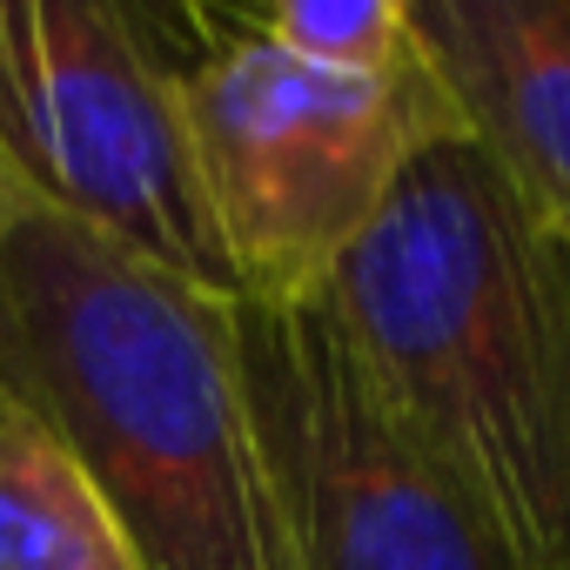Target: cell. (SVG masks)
Here are the masks:
<instances>
[{"label":"cell","mask_w":570,"mask_h":570,"mask_svg":"<svg viewBox=\"0 0 570 570\" xmlns=\"http://www.w3.org/2000/svg\"><path fill=\"white\" fill-rule=\"evenodd\" d=\"M563 248H570V242H563Z\"/></svg>","instance_id":"10"},{"label":"cell","mask_w":570,"mask_h":570,"mask_svg":"<svg viewBox=\"0 0 570 570\" xmlns=\"http://www.w3.org/2000/svg\"><path fill=\"white\" fill-rule=\"evenodd\" d=\"M410 14L463 135L570 242V0H410Z\"/></svg>","instance_id":"6"},{"label":"cell","mask_w":570,"mask_h":570,"mask_svg":"<svg viewBox=\"0 0 570 570\" xmlns=\"http://www.w3.org/2000/svg\"><path fill=\"white\" fill-rule=\"evenodd\" d=\"M248 21L282 55L330 75H403L423 55L410 0H275L248 8Z\"/></svg>","instance_id":"8"},{"label":"cell","mask_w":570,"mask_h":570,"mask_svg":"<svg viewBox=\"0 0 570 570\" xmlns=\"http://www.w3.org/2000/svg\"><path fill=\"white\" fill-rule=\"evenodd\" d=\"M517 570H570V248L483 148L416 155L323 296Z\"/></svg>","instance_id":"2"},{"label":"cell","mask_w":570,"mask_h":570,"mask_svg":"<svg viewBox=\"0 0 570 570\" xmlns=\"http://www.w3.org/2000/svg\"><path fill=\"white\" fill-rule=\"evenodd\" d=\"M0 383L95 476L148 570H289L235 296L121 248L0 155Z\"/></svg>","instance_id":"1"},{"label":"cell","mask_w":570,"mask_h":570,"mask_svg":"<svg viewBox=\"0 0 570 570\" xmlns=\"http://www.w3.org/2000/svg\"><path fill=\"white\" fill-rule=\"evenodd\" d=\"M0 242H8V202H0Z\"/></svg>","instance_id":"9"},{"label":"cell","mask_w":570,"mask_h":570,"mask_svg":"<svg viewBox=\"0 0 570 570\" xmlns=\"http://www.w3.org/2000/svg\"><path fill=\"white\" fill-rule=\"evenodd\" d=\"M235 350L289 570H517L323 296H235Z\"/></svg>","instance_id":"5"},{"label":"cell","mask_w":570,"mask_h":570,"mask_svg":"<svg viewBox=\"0 0 570 570\" xmlns=\"http://www.w3.org/2000/svg\"><path fill=\"white\" fill-rule=\"evenodd\" d=\"M0 570H148L81 456L0 383Z\"/></svg>","instance_id":"7"},{"label":"cell","mask_w":570,"mask_h":570,"mask_svg":"<svg viewBox=\"0 0 570 570\" xmlns=\"http://www.w3.org/2000/svg\"><path fill=\"white\" fill-rule=\"evenodd\" d=\"M0 155L155 268L228 289L161 8L0 0Z\"/></svg>","instance_id":"4"},{"label":"cell","mask_w":570,"mask_h":570,"mask_svg":"<svg viewBox=\"0 0 570 570\" xmlns=\"http://www.w3.org/2000/svg\"><path fill=\"white\" fill-rule=\"evenodd\" d=\"M195 175L242 303L330 296L416 155L463 141V115L416 55L403 75H330L282 55L248 8H161Z\"/></svg>","instance_id":"3"}]
</instances>
